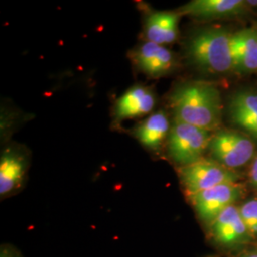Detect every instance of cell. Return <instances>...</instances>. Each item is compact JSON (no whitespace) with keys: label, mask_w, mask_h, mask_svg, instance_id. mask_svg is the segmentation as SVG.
Returning <instances> with one entry per match:
<instances>
[{"label":"cell","mask_w":257,"mask_h":257,"mask_svg":"<svg viewBox=\"0 0 257 257\" xmlns=\"http://www.w3.org/2000/svg\"><path fill=\"white\" fill-rule=\"evenodd\" d=\"M171 128L168 114L163 110H158L142 120L133 128L132 134L149 151L158 152L163 143L167 142Z\"/></svg>","instance_id":"cell-13"},{"label":"cell","mask_w":257,"mask_h":257,"mask_svg":"<svg viewBox=\"0 0 257 257\" xmlns=\"http://www.w3.org/2000/svg\"><path fill=\"white\" fill-rule=\"evenodd\" d=\"M230 119L257 139V92L235 93L229 105Z\"/></svg>","instance_id":"cell-14"},{"label":"cell","mask_w":257,"mask_h":257,"mask_svg":"<svg viewBox=\"0 0 257 257\" xmlns=\"http://www.w3.org/2000/svg\"><path fill=\"white\" fill-rule=\"evenodd\" d=\"M208 230L210 240L220 248L242 246L252 238L242 220L239 208L234 205L222 211L209 226Z\"/></svg>","instance_id":"cell-9"},{"label":"cell","mask_w":257,"mask_h":257,"mask_svg":"<svg viewBox=\"0 0 257 257\" xmlns=\"http://www.w3.org/2000/svg\"><path fill=\"white\" fill-rule=\"evenodd\" d=\"M211 138L210 131L175 120L166 142L169 157L179 168L191 165L202 159Z\"/></svg>","instance_id":"cell-3"},{"label":"cell","mask_w":257,"mask_h":257,"mask_svg":"<svg viewBox=\"0 0 257 257\" xmlns=\"http://www.w3.org/2000/svg\"><path fill=\"white\" fill-rule=\"evenodd\" d=\"M156 104V93L151 88L141 84L135 85L115 102L113 117L116 123H120L150 115Z\"/></svg>","instance_id":"cell-10"},{"label":"cell","mask_w":257,"mask_h":257,"mask_svg":"<svg viewBox=\"0 0 257 257\" xmlns=\"http://www.w3.org/2000/svg\"><path fill=\"white\" fill-rule=\"evenodd\" d=\"M178 175L187 197L222 184L236 183L237 180L232 170L213 159L205 158L179 168Z\"/></svg>","instance_id":"cell-4"},{"label":"cell","mask_w":257,"mask_h":257,"mask_svg":"<svg viewBox=\"0 0 257 257\" xmlns=\"http://www.w3.org/2000/svg\"><path fill=\"white\" fill-rule=\"evenodd\" d=\"M175 120L212 132L219 126L222 101L217 87L206 81L178 85L170 95Z\"/></svg>","instance_id":"cell-1"},{"label":"cell","mask_w":257,"mask_h":257,"mask_svg":"<svg viewBox=\"0 0 257 257\" xmlns=\"http://www.w3.org/2000/svg\"><path fill=\"white\" fill-rule=\"evenodd\" d=\"M0 257H24V255L15 245L3 243L0 246Z\"/></svg>","instance_id":"cell-17"},{"label":"cell","mask_w":257,"mask_h":257,"mask_svg":"<svg viewBox=\"0 0 257 257\" xmlns=\"http://www.w3.org/2000/svg\"><path fill=\"white\" fill-rule=\"evenodd\" d=\"M30 155L26 149L11 145L0 156V198L7 199L20 193L27 181Z\"/></svg>","instance_id":"cell-7"},{"label":"cell","mask_w":257,"mask_h":257,"mask_svg":"<svg viewBox=\"0 0 257 257\" xmlns=\"http://www.w3.org/2000/svg\"><path fill=\"white\" fill-rule=\"evenodd\" d=\"M233 34L223 28H205L195 32L187 43V56L196 68L209 74L234 70Z\"/></svg>","instance_id":"cell-2"},{"label":"cell","mask_w":257,"mask_h":257,"mask_svg":"<svg viewBox=\"0 0 257 257\" xmlns=\"http://www.w3.org/2000/svg\"><path fill=\"white\" fill-rule=\"evenodd\" d=\"M239 212L247 227L250 236H257V199H251L244 203L240 208Z\"/></svg>","instance_id":"cell-16"},{"label":"cell","mask_w":257,"mask_h":257,"mask_svg":"<svg viewBox=\"0 0 257 257\" xmlns=\"http://www.w3.org/2000/svg\"><path fill=\"white\" fill-rule=\"evenodd\" d=\"M181 15L178 12L155 11L148 13L143 24L145 41L159 45L173 43L178 37V24Z\"/></svg>","instance_id":"cell-11"},{"label":"cell","mask_w":257,"mask_h":257,"mask_svg":"<svg viewBox=\"0 0 257 257\" xmlns=\"http://www.w3.org/2000/svg\"><path fill=\"white\" fill-rule=\"evenodd\" d=\"M209 149L212 159L230 170L246 165L254 154V145L248 137L229 130L212 135Z\"/></svg>","instance_id":"cell-5"},{"label":"cell","mask_w":257,"mask_h":257,"mask_svg":"<svg viewBox=\"0 0 257 257\" xmlns=\"http://www.w3.org/2000/svg\"><path fill=\"white\" fill-rule=\"evenodd\" d=\"M239 257H257V251H248L242 253Z\"/></svg>","instance_id":"cell-19"},{"label":"cell","mask_w":257,"mask_h":257,"mask_svg":"<svg viewBox=\"0 0 257 257\" xmlns=\"http://www.w3.org/2000/svg\"><path fill=\"white\" fill-rule=\"evenodd\" d=\"M130 58L142 74L159 78L172 74L177 67L175 54L164 45L144 41L130 53Z\"/></svg>","instance_id":"cell-8"},{"label":"cell","mask_w":257,"mask_h":257,"mask_svg":"<svg viewBox=\"0 0 257 257\" xmlns=\"http://www.w3.org/2000/svg\"><path fill=\"white\" fill-rule=\"evenodd\" d=\"M232 52L234 70L249 73L257 70V31L243 29L233 34Z\"/></svg>","instance_id":"cell-15"},{"label":"cell","mask_w":257,"mask_h":257,"mask_svg":"<svg viewBox=\"0 0 257 257\" xmlns=\"http://www.w3.org/2000/svg\"><path fill=\"white\" fill-rule=\"evenodd\" d=\"M250 181L257 189V157L254 159L250 169Z\"/></svg>","instance_id":"cell-18"},{"label":"cell","mask_w":257,"mask_h":257,"mask_svg":"<svg viewBox=\"0 0 257 257\" xmlns=\"http://www.w3.org/2000/svg\"><path fill=\"white\" fill-rule=\"evenodd\" d=\"M247 1L243 0H193L177 12L197 19H218L241 14Z\"/></svg>","instance_id":"cell-12"},{"label":"cell","mask_w":257,"mask_h":257,"mask_svg":"<svg viewBox=\"0 0 257 257\" xmlns=\"http://www.w3.org/2000/svg\"><path fill=\"white\" fill-rule=\"evenodd\" d=\"M240 195L241 189L239 185L227 183L193 194L188 198L199 220L209 228L222 211L238 200Z\"/></svg>","instance_id":"cell-6"}]
</instances>
